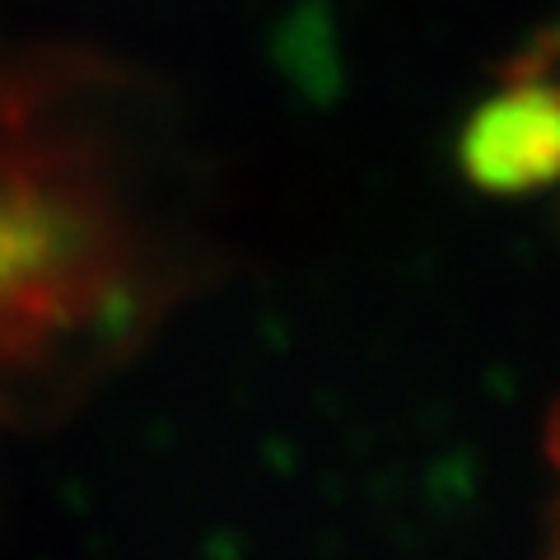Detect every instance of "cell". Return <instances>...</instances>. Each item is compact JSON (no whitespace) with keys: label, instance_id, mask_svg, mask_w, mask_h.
Segmentation results:
<instances>
[{"label":"cell","instance_id":"3957f363","mask_svg":"<svg viewBox=\"0 0 560 560\" xmlns=\"http://www.w3.org/2000/svg\"><path fill=\"white\" fill-rule=\"evenodd\" d=\"M547 463H551V477H556V510H551V523H556V551H560V407H556V416H551Z\"/></svg>","mask_w":560,"mask_h":560},{"label":"cell","instance_id":"6da1fadb","mask_svg":"<svg viewBox=\"0 0 560 560\" xmlns=\"http://www.w3.org/2000/svg\"><path fill=\"white\" fill-rule=\"evenodd\" d=\"M145 294L136 224L90 145L0 94V374L108 346Z\"/></svg>","mask_w":560,"mask_h":560},{"label":"cell","instance_id":"7a4b0ae2","mask_svg":"<svg viewBox=\"0 0 560 560\" xmlns=\"http://www.w3.org/2000/svg\"><path fill=\"white\" fill-rule=\"evenodd\" d=\"M463 168L504 197L560 183V75L514 80L486 98L463 131Z\"/></svg>","mask_w":560,"mask_h":560}]
</instances>
